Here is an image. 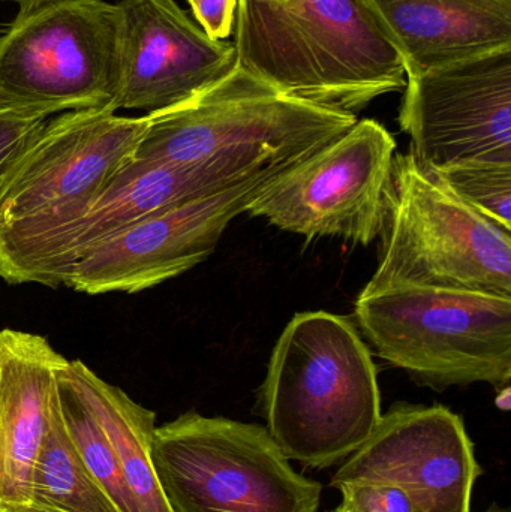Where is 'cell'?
Instances as JSON below:
<instances>
[{"instance_id":"1","label":"cell","mask_w":511,"mask_h":512,"mask_svg":"<svg viewBox=\"0 0 511 512\" xmlns=\"http://www.w3.org/2000/svg\"><path fill=\"white\" fill-rule=\"evenodd\" d=\"M356 123V114L291 98L237 65L188 101L149 114L132 161L240 185L299 164Z\"/></svg>"},{"instance_id":"2","label":"cell","mask_w":511,"mask_h":512,"mask_svg":"<svg viewBox=\"0 0 511 512\" xmlns=\"http://www.w3.org/2000/svg\"><path fill=\"white\" fill-rule=\"evenodd\" d=\"M237 65L284 95L357 114L407 86L360 0H237Z\"/></svg>"},{"instance_id":"3","label":"cell","mask_w":511,"mask_h":512,"mask_svg":"<svg viewBox=\"0 0 511 512\" xmlns=\"http://www.w3.org/2000/svg\"><path fill=\"white\" fill-rule=\"evenodd\" d=\"M266 429L288 460L329 469L380 423L377 367L347 318L297 313L273 348L258 396Z\"/></svg>"},{"instance_id":"4","label":"cell","mask_w":511,"mask_h":512,"mask_svg":"<svg viewBox=\"0 0 511 512\" xmlns=\"http://www.w3.org/2000/svg\"><path fill=\"white\" fill-rule=\"evenodd\" d=\"M378 237L377 270L360 294L410 285L511 297V231L468 206L410 153L393 158Z\"/></svg>"},{"instance_id":"5","label":"cell","mask_w":511,"mask_h":512,"mask_svg":"<svg viewBox=\"0 0 511 512\" xmlns=\"http://www.w3.org/2000/svg\"><path fill=\"white\" fill-rule=\"evenodd\" d=\"M356 319L387 363L423 387L511 381V297L399 285L360 294Z\"/></svg>"},{"instance_id":"6","label":"cell","mask_w":511,"mask_h":512,"mask_svg":"<svg viewBox=\"0 0 511 512\" xmlns=\"http://www.w3.org/2000/svg\"><path fill=\"white\" fill-rule=\"evenodd\" d=\"M153 463L173 512H318L323 486L266 427L189 411L156 427Z\"/></svg>"},{"instance_id":"7","label":"cell","mask_w":511,"mask_h":512,"mask_svg":"<svg viewBox=\"0 0 511 512\" xmlns=\"http://www.w3.org/2000/svg\"><path fill=\"white\" fill-rule=\"evenodd\" d=\"M120 9L53 0L20 9L0 35V99L48 113L111 104L119 75Z\"/></svg>"},{"instance_id":"8","label":"cell","mask_w":511,"mask_h":512,"mask_svg":"<svg viewBox=\"0 0 511 512\" xmlns=\"http://www.w3.org/2000/svg\"><path fill=\"white\" fill-rule=\"evenodd\" d=\"M395 155V138L381 123L357 120L350 131L272 177L245 213L308 240L338 237L371 245L383 225Z\"/></svg>"},{"instance_id":"9","label":"cell","mask_w":511,"mask_h":512,"mask_svg":"<svg viewBox=\"0 0 511 512\" xmlns=\"http://www.w3.org/2000/svg\"><path fill=\"white\" fill-rule=\"evenodd\" d=\"M147 116L110 104L51 116L0 198V228L65 221L98 198L132 161Z\"/></svg>"},{"instance_id":"10","label":"cell","mask_w":511,"mask_h":512,"mask_svg":"<svg viewBox=\"0 0 511 512\" xmlns=\"http://www.w3.org/2000/svg\"><path fill=\"white\" fill-rule=\"evenodd\" d=\"M228 188L194 171L131 161L77 215L54 224L0 228V277L11 285L57 288L80 256L99 243L150 216Z\"/></svg>"},{"instance_id":"11","label":"cell","mask_w":511,"mask_h":512,"mask_svg":"<svg viewBox=\"0 0 511 512\" xmlns=\"http://www.w3.org/2000/svg\"><path fill=\"white\" fill-rule=\"evenodd\" d=\"M399 125L423 171L511 162V47L407 77Z\"/></svg>"},{"instance_id":"12","label":"cell","mask_w":511,"mask_h":512,"mask_svg":"<svg viewBox=\"0 0 511 512\" xmlns=\"http://www.w3.org/2000/svg\"><path fill=\"white\" fill-rule=\"evenodd\" d=\"M483 474L464 421L443 405L396 403L371 436L333 475L345 483H386L404 490L422 512H471Z\"/></svg>"},{"instance_id":"13","label":"cell","mask_w":511,"mask_h":512,"mask_svg":"<svg viewBox=\"0 0 511 512\" xmlns=\"http://www.w3.org/2000/svg\"><path fill=\"white\" fill-rule=\"evenodd\" d=\"M276 174L246 180L131 225L81 255L62 285L89 295L135 294L186 273L215 252L230 222L245 213Z\"/></svg>"},{"instance_id":"14","label":"cell","mask_w":511,"mask_h":512,"mask_svg":"<svg viewBox=\"0 0 511 512\" xmlns=\"http://www.w3.org/2000/svg\"><path fill=\"white\" fill-rule=\"evenodd\" d=\"M111 107L144 116L188 101L237 68L234 42L213 39L174 0H122Z\"/></svg>"},{"instance_id":"15","label":"cell","mask_w":511,"mask_h":512,"mask_svg":"<svg viewBox=\"0 0 511 512\" xmlns=\"http://www.w3.org/2000/svg\"><path fill=\"white\" fill-rule=\"evenodd\" d=\"M407 77L511 47V0H360Z\"/></svg>"},{"instance_id":"16","label":"cell","mask_w":511,"mask_h":512,"mask_svg":"<svg viewBox=\"0 0 511 512\" xmlns=\"http://www.w3.org/2000/svg\"><path fill=\"white\" fill-rule=\"evenodd\" d=\"M63 355L45 337L0 330V505H27Z\"/></svg>"},{"instance_id":"17","label":"cell","mask_w":511,"mask_h":512,"mask_svg":"<svg viewBox=\"0 0 511 512\" xmlns=\"http://www.w3.org/2000/svg\"><path fill=\"white\" fill-rule=\"evenodd\" d=\"M66 369L107 433L137 512H173L153 463L155 412L99 378L81 360H66Z\"/></svg>"},{"instance_id":"18","label":"cell","mask_w":511,"mask_h":512,"mask_svg":"<svg viewBox=\"0 0 511 512\" xmlns=\"http://www.w3.org/2000/svg\"><path fill=\"white\" fill-rule=\"evenodd\" d=\"M56 512H120L81 459L51 399L50 426L33 463L29 504Z\"/></svg>"},{"instance_id":"19","label":"cell","mask_w":511,"mask_h":512,"mask_svg":"<svg viewBox=\"0 0 511 512\" xmlns=\"http://www.w3.org/2000/svg\"><path fill=\"white\" fill-rule=\"evenodd\" d=\"M66 360L68 358H63L56 369L57 403L66 432L95 480L120 512H137L107 433L69 375Z\"/></svg>"},{"instance_id":"20","label":"cell","mask_w":511,"mask_h":512,"mask_svg":"<svg viewBox=\"0 0 511 512\" xmlns=\"http://www.w3.org/2000/svg\"><path fill=\"white\" fill-rule=\"evenodd\" d=\"M426 173L434 174L480 215L511 231V162H459Z\"/></svg>"},{"instance_id":"21","label":"cell","mask_w":511,"mask_h":512,"mask_svg":"<svg viewBox=\"0 0 511 512\" xmlns=\"http://www.w3.org/2000/svg\"><path fill=\"white\" fill-rule=\"evenodd\" d=\"M51 116L42 108L0 107V198Z\"/></svg>"},{"instance_id":"22","label":"cell","mask_w":511,"mask_h":512,"mask_svg":"<svg viewBox=\"0 0 511 512\" xmlns=\"http://www.w3.org/2000/svg\"><path fill=\"white\" fill-rule=\"evenodd\" d=\"M336 490L359 512H422L404 490L393 484L359 481L341 484Z\"/></svg>"},{"instance_id":"23","label":"cell","mask_w":511,"mask_h":512,"mask_svg":"<svg viewBox=\"0 0 511 512\" xmlns=\"http://www.w3.org/2000/svg\"><path fill=\"white\" fill-rule=\"evenodd\" d=\"M201 29L213 39H227L234 29L237 0H188Z\"/></svg>"},{"instance_id":"24","label":"cell","mask_w":511,"mask_h":512,"mask_svg":"<svg viewBox=\"0 0 511 512\" xmlns=\"http://www.w3.org/2000/svg\"><path fill=\"white\" fill-rule=\"evenodd\" d=\"M0 512H56L33 507V505H0Z\"/></svg>"},{"instance_id":"25","label":"cell","mask_w":511,"mask_h":512,"mask_svg":"<svg viewBox=\"0 0 511 512\" xmlns=\"http://www.w3.org/2000/svg\"><path fill=\"white\" fill-rule=\"evenodd\" d=\"M3 2H14L20 6V9H27L42 5V3L53 2V0H3Z\"/></svg>"},{"instance_id":"26","label":"cell","mask_w":511,"mask_h":512,"mask_svg":"<svg viewBox=\"0 0 511 512\" xmlns=\"http://www.w3.org/2000/svg\"><path fill=\"white\" fill-rule=\"evenodd\" d=\"M326 512H359V511H357L356 508H354L353 505L350 504V502L345 501V499H342L341 504H339L338 507L335 508V510L326 511Z\"/></svg>"},{"instance_id":"27","label":"cell","mask_w":511,"mask_h":512,"mask_svg":"<svg viewBox=\"0 0 511 512\" xmlns=\"http://www.w3.org/2000/svg\"><path fill=\"white\" fill-rule=\"evenodd\" d=\"M486 512H510L507 508L500 507V505L494 504L491 508H489Z\"/></svg>"},{"instance_id":"28","label":"cell","mask_w":511,"mask_h":512,"mask_svg":"<svg viewBox=\"0 0 511 512\" xmlns=\"http://www.w3.org/2000/svg\"><path fill=\"white\" fill-rule=\"evenodd\" d=\"M8 105H14V104H9V102H5V101H2V99H0V107H8ZM21 107V105H20Z\"/></svg>"}]
</instances>
